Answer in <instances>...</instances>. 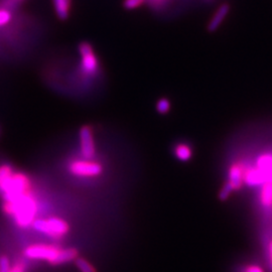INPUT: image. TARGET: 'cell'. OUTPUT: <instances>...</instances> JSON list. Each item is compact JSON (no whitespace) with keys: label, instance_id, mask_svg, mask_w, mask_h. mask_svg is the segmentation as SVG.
Returning a JSON list of instances; mask_svg holds the SVG:
<instances>
[{"label":"cell","instance_id":"obj_21","mask_svg":"<svg viewBox=\"0 0 272 272\" xmlns=\"http://www.w3.org/2000/svg\"><path fill=\"white\" fill-rule=\"evenodd\" d=\"M267 253H268V259H269V263L272 267V240H270L268 245H267Z\"/></svg>","mask_w":272,"mask_h":272},{"label":"cell","instance_id":"obj_9","mask_svg":"<svg viewBox=\"0 0 272 272\" xmlns=\"http://www.w3.org/2000/svg\"><path fill=\"white\" fill-rule=\"evenodd\" d=\"M254 167L258 169L265 183L272 182V150L261 152Z\"/></svg>","mask_w":272,"mask_h":272},{"label":"cell","instance_id":"obj_7","mask_svg":"<svg viewBox=\"0 0 272 272\" xmlns=\"http://www.w3.org/2000/svg\"><path fill=\"white\" fill-rule=\"evenodd\" d=\"M80 150L83 158L93 159L96 155V146L93 130L90 126H83L79 131Z\"/></svg>","mask_w":272,"mask_h":272},{"label":"cell","instance_id":"obj_6","mask_svg":"<svg viewBox=\"0 0 272 272\" xmlns=\"http://www.w3.org/2000/svg\"><path fill=\"white\" fill-rule=\"evenodd\" d=\"M79 55L81 58V68L83 73L89 77L97 76L99 73V63L92 45L86 42L80 43Z\"/></svg>","mask_w":272,"mask_h":272},{"label":"cell","instance_id":"obj_19","mask_svg":"<svg viewBox=\"0 0 272 272\" xmlns=\"http://www.w3.org/2000/svg\"><path fill=\"white\" fill-rule=\"evenodd\" d=\"M242 272H264V269L258 264H248L242 268Z\"/></svg>","mask_w":272,"mask_h":272},{"label":"cell","instance_id":"obj_4","mask_svg":"<svg viewBox=\"0 0 272 272\" xmlns=\"http://www.w3.org/2000/svg\"><path fill=\"white\" fill-rule=\"evenodd\" d=\"M34 229L52 238H62L68 234L70 226L62 218L51 217L49 219H37L31 224Z\"/></svg>","mask_w":272,"mask_h":272},{"label":"cell","instance_id":"obj_20","mask_svg":"<svg viewBox=\"0 0 272 272\" xmlns=\"http://www.w3.org/2000/svg\"><path fill=\"white\" fill-rule=\"evenodd\" d=\"M9 272H25V265L23 263H17L10 268Z\"/></svg>","mask_w":272,"mask_h":272},{"label":"cell","instance_id":"obj_5","mask_svg":"<svg viewBox=\"0 0 272 272\" xmlns=\"http://www.w3.org/2000/svg\"><path fill=\"white\" fill-rule=\"evenodd\" d=\"M68 167L72 174L80 178H95L103 172V167L93 159H75Z\"/></svg>","mask_w":272,"mask_h":272},{"label":"cell","instance_id":"obj_3","mask_svg":"<svg viewBox=\"0 0 272 272\" xmlns=\"http://www.w3.org/2000/svg\"><path fill=\"white\" fill-rule=\"evenodd\" d=\"M5 211L12 215L21 227H28L34 223L37 214V203L29 193L5 204Z\"/></svg>","mask_w":272,"mask_h":272},{"label":"cell","instance_id":"obj_13","mask_svg":"<svg viewBox=\"0 0 272 272\" xmlns=\"http://www.w3.org/2000/svg\"><path fill=\"white\" fill-rule=\"evenodd\" d=\"M71 1L72 0H53L57 17L60 20L66 21L69 18Z\"/></svg>","mask_w":272,"mask_h":272},{"label":"cell","instance_id":"obj_16","mask_svg":"<svg viewBox=\"0 0 272 272\" xmlns=\"http://www.w3.org/2000/svg\"><path fill=\"white\" fill-rule=\"evenodd\" d=\"M145 2L146 0H124L123 5L126 9H135L140 7Z\"/></svg>","mask_w":272,"mask_h":272},{"label":"cell","instance_id":"obj_10","mask_svg":"<svg viewBox=\"0 0 272 272\" xmlns=\"http://www.w3.org/2000/svg\"><path fill=\"white\" fill-rule=\"evenodd\" d=\"M258 201L259 206L264 211L272 210V182H266L260 187Z\"/></svg>","mask_w":272,"mask_h":272},{"label":"cell","instance_id":"obj_15","mask_svg":"<svg viewBox=\"0 0 272 272\" xmlns=\"http://www.w3.org/2000/svg\"><path fill=\"white\" fill-rule=\"evenodd\" d=\"M170 102L169 100L166 99V98H162V99H159L156 103V110L159 114H167L169 112L170 110Z\"/></svg>","mask_w":272,"mask_h":272},{"label":"cell","instance_id":"obj_11","mask_svg":"<svg viewBox=\"0 0 272 272\" xmlns=\"http://www.w3.org/2000/svg\"><path fill=\"white\" fill-rule=\"evenodd\" d=\"M230 10V6L227 3L222 4L214 13L213 18L211 19V21H209V24H208V29L210 31H215L219 28V26L222 24V22L225 21V19L227 18V15L229 13Z\"/></svg>","mask_w":272,"mask_h":272},{"label":"cell","instance_id":"obj_18","mask_svg":"<svg viewBox=\"0 0 272 272\" xmlns=\"http://www.w3.org/2000/svg\"><path fill=\"white\" fill-rule=\"evenodd\" d=\"M11 266H10V261L8 257L6 256H2L0 258V272H9Z\"/></svg>","mask_w":272,"mask_h":272},{"label":"cell","instance_id":"obj_8","mask_svg":"<svg viewBox=\"0 0 272 272\" xmlns=\"http://www.w3.org/2000/svg\"><path fill=\"white\" fill-rule=\"evenodd\" d=\"M245 168H246V162L244 159L235 161L230 165L228 170L227 184L232 188L233 190H238L244 186L243 178H244Z\"/></svg>","mask_w":272,"mask_h":272},{"label":"cell","instance_id":"obj_12","mask_svg":"<svg viewBox=\"0 0 272 272\" xmlns=\"http://www.w3.org/2000/svg\"><path fill=\"white\" fill-rule=\"evenodd\" d=\"M173 153L179 161L186 163L193 156V148L186 142H180L173 147Z\"/></svg>","mask_w":272,"mask_h":272},{"label":"cell","instance_id":"obj_2","mask_svg":"<svg viewBox=\"0 0 272 272\" xmlns=\"http://www.w3.org/2000/svg\"><path fill=\"white\" fill-rule=\"evenodd\" d=\"M29 188L30 182L25 174L13 172L10 166L0 167V190L6 203L29 193Z\"/></svg>","mask_w":272,"mask_h":272},{"label":"cell","instance_id":"obj_14","mask_svg":"<svg viewBox=\"0 0 272 272\" xmlns=\"http://www.w3.org/2000/svg\"><path fill=\"white\" fill-rule=\"evenodd\" d=\"M75 263L76 266L78 267V269L81 272H97L95 269V267L86 259L81 258V257H77L75 259Z\"/></svg>","mask_w":272,"mask_h":272},{"label":"cell","instance_id":"obj_22","mask_svg":"<svg viewBox=\"0 0 272 272\" xmlns=\"http://www.w3.org/2000/svg\"><path fill=\"white\" fill-rule=\"evenodd\" d=\"M150 1H151L152 3H154V4H157V5L159 4V5H161V4L166 3V2L167 1V0H150Z\"/></svg>","mask_w":272,"mask_h":272},{"label":"cell","instance_id":"obj_1","mask_svg":"<svg viewBox=\"0 0 272 272\" xmlns=\"http://www.w3.org/2000/svg\"><path fill=\"white\" fill-rule=\"evenodd\" d=\"M24 256L29 259L44 260L53 265H60L75 260L78 252L74 248H61L53 244H34L24 250Z\"/></svg>","mask_w":272,"mask_h":272},{"label":"cell","instance_id":"obj_17","mask_svg":"<svg viewBox=\"0 0 272 272\" xmlns=\"http://www.w3.org/2000/svg\"><path fill=\"white\" fill-rule=\"evenodd\" d=\"M11 20V13L8 10L1 9L0 10V26H4Z\"/></svg>","mask_w":272,"mask_h":272}]
</instances>
